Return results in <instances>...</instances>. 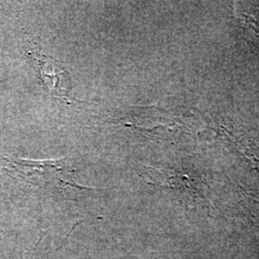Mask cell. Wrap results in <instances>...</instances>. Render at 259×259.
<instances>
[{"label": "cell", "instance_id": "obj_4", "mask_svg": "<svg viewBox=\"0 0 259 259\" xmlns=\"http://www.w3.org/2000/svg\"><path fill=\"white\" fill-rule=\"evenodd\" d=\"M0 259H7V257L4 254V252L1 250V248H0Z\"/></svg>", "mask_w": 259, "mask_h": 259}, {"label": "cell", "instance_id": "obj_1", "mask_svg": "<svg viewBox=\"0 0 259 259\" xmlns=\"http://www.w3.org/2000/svg\"><path fill=\"white\" fill-rule=\"evenodd\" d=\"M5 168L28 187L42 196L56 199H77L91 188L77 185L72 179L74 168L67 160H29L3 157Z\"/></svg>", "mask_w": 259, "mask_h": 259}, {"label": "cell", "instance_id": "obj_3", "mask_svg": "<svg viewBox=\"0 0 259 259\" xmlns=\"http://www.w3.org/2000/svg\"><path fill=\"white\" fill-rule=\"evenodd\" d=\"M240 193L245 198V204L250 216L259 222V193L241 188Z\"/></svg>", "mask_w": 259, "mask_h": 259}, {"label": "cell", "instance_id": "obj_2", "mask_svg": "<svg viewBox=\"0 0 259 259\" xmlns=\"http://www.w3.org/2000/svg\"><path fill=\"white\" fill-rule=\"evenodd\" d=\"M27 55L49 94L69 103L68 96L72 89L71 77L65 67L53 58L42 53L39 47H33L28 51Z\"/></svg>", "mask_w": 259, "mask_h": 259}]
</instances>
